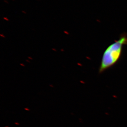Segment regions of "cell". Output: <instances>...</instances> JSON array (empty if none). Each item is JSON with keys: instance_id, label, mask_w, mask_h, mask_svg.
I'll list each match as a JSON object with an SVG mask.
<instances>
[{"instance_id": "6da1fadb", "label": "cell", "mask_w": 127, "mask_h": 127, "mask_svg": "<svg viewBox=\"0 0 127 127\" xmlns=\"http://www.w3.org/2000/svg\"><path fill=\"white\" fill-rule=\"evenodd\" d=\"M127 44V35H123L117 41L109 46L103 53L99 72L102 73L114 66L121 57L123 48Z\"/></svg>"}]
</instances>
